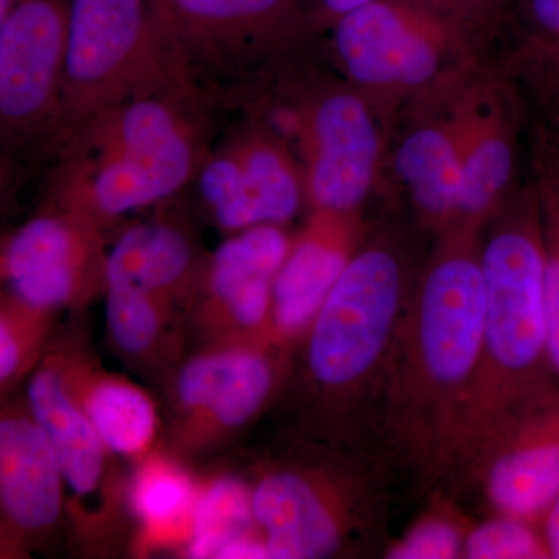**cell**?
<instances>
[{"label": "cell", "instance_id": "obj_1", "mask_svg": "<svg viewBox=\"0 0 559 559\" xmlns=\"http://www.w3.org/2000/svg\"><path fill=\"white\" fill-rule=\"evenodd\" d=\"M484 323L480 252L463 227L423 275L384 377L385 430L430 479L454 469Z\"/></svg>", "mask_w": 559, "mask_h": 559}, {"label": "cell", "instance_id": "obj_2", "mask_svg": "<svg viewBox=\"0 0 559 559\" xmlns=\"http://www.w3.org/2000/svg\"><path fill=\"white\" fill-rule=\"evenodd\" d=\"M484 344L455 466L514 419L559 395L544 310V230L533 201L489 235L480 250Z\"/></svg>", "mask_w": 559, "mask_h": 559}, {"label": "cell", "instance_id": "obj_3", "mask_svg": "<svg viewBox=\"0 0 559 559\" xmlns=\"http://www.w3.org/2000/svg\"><path fill=\"white\" fill-rule=\"evenodd\" d=\"M61 153L57 207L102 229L167 200L200 165L193 127L168 92L100 110L73 132Z\"/></svg>", "mask_w": 559, "mask_h": 559}, {"label": "cell", "instance_id": "obj_4", "mask_svg": "<svg viewBox=\"0 0 559 559\" xmlns=\"http://www.w3.org/2000/svg\"><path fill=\"white\" fill-rule=\"evenodd\" d=\"M407 304L396 253H355L305 333V370L320 400L342 407L384 380Z\"/></svg>", "mask_w": 559, "mask_h": 559}, {"label": "cell", "instance_id": "obj_5", "mask_svg": "<svg viewBox=\"0 0 559 559\" xmlns=\"http://www.w3.org/2000/svg\"><path fill=\"white\" fill-rule=\"evenodd\" d=\"M378 491L355 460L316 450L274 460L250 487L257 525L274 559L347 554L380 516Z\"/></svg>", "mask_w": 559, "mask_h": 559}, {"label": "cell", "instance_id": "obj_6", "mask_svg": "<svg viewBox=\"0 0 559 559\" xmlns=\"http://www.w3.org/2000/svg\"><path fill=\"white\" fill-rule=\"evenodd\" d=\"M168 50L175 51L148 0H70L68 57L51 138L62 146L100 110L168 92Z\"/></svg>", "mask_w": 559, "mask_h": 559}, {"label": "cell", "instance_id": "obj_7", "mask_svg": "<svg viewBox=\"0 0 559 559\" xmlns=\"http://www.w3.org/2000/svg\"><path fill=\"white\" fill-rule=\"evenodd\" d=\"M457 27L426 0H378L334 24V47L358 86L417 90L436 79Z\"/></svg>", "mask_w": 559, "mask_h": 559}, {"label": "cell", "instance_id": "obj_8", "mask_svg": "<svg viewBox=\"0 0 559 559\" xmlns=\"http://www.w3.org/2000/svg\"><path fill=\"white\" fill-rule=\"evenodd\" d=\"M102 227L55 207L21 226L3 245L2 275L9 297L51 314L105 288Z\"/></svg>", "mask_w": 559, "mask_h": 559}, {"label": "cell", "instance_id": "obj_9", "mask_svg": "<svg viewBox=\"0 0 559 559\" xmlns=\"http://www.w3.org/2000/svg\"><path fill=\"white\" fill-rule=\"evenodd\" d=\"M70 0H16L0 17L3 139L49 131L68 57Z\"/></svg>", "mask_w": 559, "mask_h": 559}, {"label": "cell", "instance_id": "obj_10", "mask_svg": "<svg viewBox=\"0 0 559 559\" xmlns=\"http://www.w3.org/2000/svg\"><path fill=\"white\" fill-rule=\"evenodd\" d=\"M200 191L224 229L280 226L307 200L304 171L280 140L248 130L227 140L201 165Z\"/></svg>", "mask_w": 559, "mask_h": 559}, {"label": "cell", "instance_id": "obj_11", "mask_svg": "<svg viewBox=\"0 0 559 559\" xmlns=\"http://www.w3.org/2000/svg\"><path fill=\"white\" fill-rule=\"evenodd\" d=\"M299 130L312 209L355 213L370 193L381 154L367 103L353 92H330L301 114Z\"/></svg>", "mask_w": 559, "mask_h": 559}, {"label": "cell", "instance_id": "obj_12", "mask_svg": "<svg viewBox=\"0 0 559 559\" xmlns=\"http://www.w3.org/2000/svg\"><path fill=\"white\" fill-rule=\"evenodd\" d=\"M460 466L477 477L496 513L540 524L559 495V395L514 419Z\"/></svg>", "mask_w": 559, "mask_h": 559}, {"label": "cell", "instance_id": "obj_13", "mask_svg": "<svg viewBox=\"0 0 559 559\" xmlns=\"http://www.w3.org/2000/svg\"><path fill=\"white\" fill-rule=\"evenodd\" d=\"M272 348L266 341L230 340L180 367L173 400L189 432L218 437L260 414L278 380Z\"/></svg>", "mask_w": 559, "mask_h": 559}, {"label": "cell", "instance_id": "obj_14", "mask_svg": "<svg viewBox=\"0 0 559 559\" xmlns=\"http://www.w3.org/2000/svg\"><path fill=\"white\" fill-rule=\"evenodd\" d=\"M293 242L280 226L241 230L213 252L193 297L205 325L226 341H266L272 293Z\"/></svg>", "mask_w": 559, "mask_h": 559}, {"label": "cell", "instance_id": "obj_15", "mask_svg": "<svg viewBox=\"0 0 559 559\" xmlns=\"http://www.w3.org/2000/svg\"><path fill=\"white\" fill-rule=\"evenodd\" d=\"M157 28L175 50L240 60L299 36L307 16L297 0H148Z\"/></svg>", "mask_w": 559, "mask_h": 559}, {"label": "cell", "instance_id": "obj_16", "mask_svg": "<svg viewBox=\"0 0 559 559\" xmlns=\"http://www.w3.org/2000/svg\"><path fill=\"white\" fill-rule=\"evenodd\" d=\"M358 246L353 213L314 210L290 246L272 293L266 341L274 347L305 336Z\"/></svg>", "mask_w": 559, "mask_h": 559}, {"label": "cell", "instance_id": "obj_17", "mask_svg": "<svg viewBox=\"0 0 559 559\" xmlns=\"http://www.w3.org/2000/svg\"><path fill=\"white\" fill-rule=\"evenodd\" d=\"M60 460L31 411L9 409L0 419V507L17 539L35 540L57 527L64 507Z\"/></svg>", "mask_w": 559, "mask_h": 559}, {"label": "cell", "instance_id": "obj_18", "mask_svg": "<svg viewBox=\"0 0 559 559\" xmlns=\"http://www.w3.org/2000/svg\"><path fill=\"white\" fill-rule=\"evenodd\" d=\"M27 406L60 460L81 514L100 516L108 503L106 444L68 388L60 366L43 367L27 385Z\"/></svg>", "mask_w": 559, "mask_h": 559}, {"label": "cell", "instance_id": "obj_19", "mask_svg": "<svg viewBox=\"0 0 559 559\" xmlns=\"http://www.w3.org/2000/svg\"><path fill=\"white\" fill-rule=\"evenodd\" d=\"M205 263L186 231L153 221L130 227L114 242L106 255L105 280L106 285L124 283L146 290L173 307L194 296Z\"/></svg>", "mask_w": 559, "mask_h": 559}, {"label": "cell", "instance_id": "obj_20", "mask_svg": "<svg viewBox=\"0 0 559 559\" xmlns=\"http://www.w3.org/2000/svg\"><path fill=\"white\" fill-rule=\"evenodd\" d=\"M395 167L423 215L439 224L459 219L462 159L454 130L426 124L396 150Z\"/></svg>", "mask_w": 559, "mask_h": 559}, {"label": "cell", "instance_id": "obj_21", "mask_svg": "<svg viewBox=\"0 0 559 559\" xmlns=\"http://www.w3.org/2000/svg\"><path fill=\"white\" fill-rule=\"evenodd\" d=\"M462 159L459 219L469 227L498 202L513 171V146L492 114H469L452 128Z\"/></svg>", "mask_w": 559, "mask_h": 559}, {"label": "cell", "instance_id": "obj_22", "mask_svg": "<svg viewBox=\"0 0 559 559\" xmlns=\"http://www.w3.org/2000/svg\"><path fill=\"white\" fill-rule=\"evenodd\" d=\"M66 382L109 452L138 457L148 451L156 437L157 412L142 389L109 374L94 377L83 389Z\"/></svg>", "mask_w": 559, "mask_h": 559}, {"label": "cell", "instance_id": "obj_23", "mask_svg": "<svg viewBox=\"0 0 559 559\" xmlns=\"http://www.w3.org/2000/svg\"><path fill=\"white\" fill-rule=\"evenodd\" d=\"M198 489L189 474L171 460L151 457L132 476L128 499L146 533L168 536L189 528Z\"/></svg>", "mask_w": 559, "mask_h": 559}, {"label": "cell", "instance_id": "obj_24", "mask_svg": "<svg viewBox=\"0 0 559 559\" xmlns=\"http://www.w3.org/2000/svg\"><path fill=\"white\" fill-rule=\"evenodd\" d=\"M255 530L259 525L248 485L237 477H219L198 491L187 554L190 558H216L227 544L255 535Z\"/></svg>", "mask_w": 559, "mask_h": 559}, {"label": "cell", "instance_id": "obj_25", "mask_svg": "<svg viewBox=\"0 0 559 559\" xmlns=\"http://www.w3.org/2000/svg\"><path fill=\"white\" fill-rule=\"evenodd\" d=\"M106 322L123 355L143 358L156 352L171 307L146 290L124 283L106 285Z\"/></svg>", "mask_w": 559, "mask_h": 559}, {"label": "cell", "instance_id": "obj_26", "mask_svg": "<svg viewBox=\"0 0 559 559\" xmlns=\"http://www.w3.org/2000/svg\"><path fill=\"white\" fill-rule=\"evenodd\" d=\"M463 558L547 559L551 558L546 536L538 522L521 518H492L466 535Z\"/></svg>", "mask_w": 559, "mask_h": 559}, {"label": "cell", "instance_id": "obj_27", "mask_svg": "<svg viewBox=\"0 0 559 559\" xmlns=\"http://www.w3.org/2000/svg\"><path fill=\"white\" fill-rule=\"evenodd\" d=\"M465 522L454 510L437 507L430 510L393 544L385 558L390 559H454L463 558Z\"/></svg>", "mask_w": 559, "mask_h": 559}, {"label": "cell", "instance_id": "obj_28", "mask_svg": "<svg viewBox=\"0 0 559 559\" xmlns=\"http://www.w3.org/2000/svg\"><path fill=\"white\" fill-rule=\"evenodd\" d=\"M49 314L28 310L7 296L0 318V381L2 390L28 370Z\"/></svg>", "mask_w": 559, "mask_h": 559}, {"label": "cell", "instance_id": "obj_29", "mask_svg": "<svg viewBox=\"0 0 559 559\" xmlns=\"http://www.w3.org/2000/svg\"><path fill=\"white\" fill-rule=\"evenodd\" d=\"M544 230V310L547 341L555 377L559 381V186L544 191L540 200Z\"/></svg>", "mask_w": 559, "mask_h": 559}, {"label": "cell", "instance_id": "obj_30", "mask_svg": "<svg viewBox=\"0 0 559 559\" xmlns=\"http://www.w3.org/2000/svg\"><path fill=\"white\" fill-rule=\"evenodd\" d=\"M522 16L540 49L559 61V0H522Z\"/></svg>", "mask_w": 559, "mask_h": 559}, {"label": "cell", "instance_id": "obj_31", "mask_svg": "<svg viewBox=\"0 0 559 559\" xmlns=\"http://www.w3.org/2000/svg\"><path fill=\"white\" fill-rule=\"evenodd\" d=\"M426 2L444 17L460 25L463 22L480 21L492 16L506 0H426Z\"/></svg>", "mask_w": 559, "mask_h": 559}, {"label": "cell", "instance_id": "obj_32", "mask_svg": "<svg viewBox=\"0 0 559 559\" xmlns=\"http://www.w3.org/2000/svg\"><path fill=\"white\" fill-rule=\"evenodd\" d=\"M540 527L546 536L551 558L559 559V495L551 502L547 513L544 514Z\"/></svg>", "mask_w": 559, "mask_h": 559}, {"label": "cell", "instance_id": "obj_33", "mask_svg": "<svg viewBox=\"0 0 559 559\" xmlns=\"http://www.w3.org/2000/svg\"><path fill=\"white\" fill-rule=\"evenodd\" d=\"M14 2H16V0H0V17H3L9 13V10L13 7Z\"/></svg>", "mask_w": 559, "mask_h": 559}, {"label": "cell", "instance_id": "obj_34", "mask_svg": "<svg viewBox=\"0 0 559 559\" xmlns=\"http://www.w3.org/2000/svg\"><path fill=\"white\" fill-rule=\"evenodd\" d=\"M558 79H559V76H558Z\"/></svg>", "mask_w": 559, "mask_h": 559}]
</instances>
